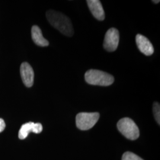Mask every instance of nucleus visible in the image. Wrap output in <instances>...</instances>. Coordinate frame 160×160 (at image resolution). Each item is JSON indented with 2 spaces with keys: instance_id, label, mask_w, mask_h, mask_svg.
Masks as SVG:
<instances>
[{
  "instance_id": "13",
  "label": "nucleus",
  "mask_w": 160,
  "mask_h": 160,
  "mask_svg": "<svg viewBox=\"0 0 160 160\" xmlns=\"http://www.w3.org/2000/svg\"><path fill=\"white\" fill-rule=\"evenodd\" d=\"M6 128V123L4 120L0 118V133L2 132Z\"/></svg>"
},
{
  "instance_id": "11",
  "label": "nucleus",
  "mask_w": 160,
  "mask_h": 160,
  "mask_svg": "<svg viewBox=\"0 0 160 160\" xmlns=\"http://www.w3.org/2000/svg\"><path fill=\"white\" fill-rule=\"evenodd\" d=\"M153 112L154 114L155 119L157 122L160 124V104L157 102H155L153 104Z\"/></svg>"
},
{
  "instance_id": "9",
  "label": "nucleus",
  "mask_w": 160,
  "mask_h": 160,
  "mask_svg": "<svg viewBox=\"0 0 160 160\" xmlns=\"http://www.w3.org/2000/svg\"><path fill=\"white\" fill-rule=\"evenodd\" d=\"M87 2L93 16L98 20H103L105 18V14L101 2L98 0H88Z\"/></svg>"
},
{
  "instance_id": "2",
  "label": "nucleus",
  "mask_w": 160,
  "mask_h": 160,
  "mask_svg": "<svg viewBox=\"0 0 160 160\" xmlns=\"http://www.w3.org/2000/svg\"><path fill=\"white\" fill-rule=\"evenodd\" d=\"M85 80L89 84L94 86H109L114 82L112 75L97 69H90L85 74Z\"/></svg>"
},
{
  "instance_id": "8",
  "label": "nucleus",
  "mask_w": 160,
  "mask_h": 160,
  "mask_svg": "<svg viewBox=\"0 0 160 160\" xmlns=\"http://www.w3.org/2000/svg\"><path fill=\"white\" fill-rule=\"evenodd\" d=\"M136 43L139 50L146 56L154 53V49L151 42L143 35L138 34L136 36Z\"/></svg>"
},
{
  "instance_id": "5",
  "label": "nucleus",
  "mask_w": 160,
  "mask_h": 160,
  "mask_svg": "<svg viewBox=\"0 0 160 160\" xmlns=\"http://www.w3.org/2000/svg\"><path fill=\"white\" fill-rule=\"evenodd\" d=\"M119 42V33L115 28H111L108 30L105 34L103 46L108 52H113L116 50Z\"/></svg>"
},
{
  "instance_id": "12",
  "label": "nucleus",
  "mask_w": 160,
  "mask_h": 160,
  "mask_svg": "<svg viewBox=\"0 0 160 160\" xmlns=\"http://www.w3.org/2000/svg\"><path fill=\"white\" fill-rule=\"evenodd\" d=\"M122 160H143L137 155L131 152H126L124 153Z\"/></svg>"
},
{
  "instance_id": "6",
  "label": "nucleus",
  "mask_w": 160,
  "mask_h": 160,
  "mask_svg": "<svg viewBox=\"0 0 160 160\" xmlns=\"http://www.w3.org/2000/svg\"><path fill=\"white\" fill-rule=\"evenodd\" d=\"M20 75L23 83L27 87H31L34 82V71L30 65L23 62L20 66Z\"/></svg>"
},
{
  "instance_id": "10",
  "label": "nucleus",
  "mask_w": 160,
  "mask_h": 160,
  "mask_svg": "<svg viewBox=\"0 0 160 160\" xmlns=\"http://www.w3.org/2000/svg\"><path fill=\"white\" fill-rule=\"evenodd\" d=\"M32 38L35 44L39 46H48L49 42L44 38L42 31L38 26H33L32 28Z\"/></svg>"
},
{
  "instance_id": "4",
  "label": "nucleus",
  "mask_w": 160,
  "mask_h": 160,
  "mask_svg": "<svg viewBox=\"0 0 160 160\" xmlns=\"http://www.w3.org/2000/svg\"><path fill=\"white\" fill-rule=\"evenodd\" d=\"M100 118V114L94 113H80L76 116L77 127L82 131H87L94 126Z\"/></svg>"
},
{
  "instance_id": "14",
  "label": "nucleus",
  "mask_w": 160,
  "mask_h": 160,
  "mask_svg": "<svg viewBox=\"0 0 160 160\" xmlns=\"http://www.w3.org/2000/svg\"><path fill=\"white\" fill-rule=\"evenodd\" d=\"M152 2L155 3V4H158V3H159L160 2V1L158 0V1H155V0H153L152 1Z\"/></svg>"
},
{
  "instance_id": "7",
  "label": "nucleus",
  "mask_w": 160,
  "mask_h": 160,
  "mask_svg": "<svg viewBox=\"0 0 160 160\" xmlns=\"http://www.w3.org/2000/svg\"><path fill=\"white\" fill-rule=\"evenodd\" d=\"M43 130V126L40 123H34L30 122L23 124L18 132V138L20 139H24L28 137L30 132L40 133Z\"/></svg>"
},
{
  "instance_id": "1",
  "label": "nucleus",
  "mask_w": 160,
  "mask_h": 160,
  "mask_svg": "<svg viewBox=\"0 0 160 160\" xmlns=\"http://www.w3.org/2000/svg\"><path fill=\"white\" fill-rule=\"evenodd\" d=\"M46 18L52 26L61 33L69 37L74 34V29L70 19L62 13L49 10L46 12Z\"/></svg>"
},
{
  "instance_id": "3",
  "label": "nucleus",
  "mask_w": 160,
  "mask_h": 160,
  "mask_svg": "<svg viewBox=\"0 0 160 160\" xmlns=\"http://www.w3.org/2000/svg\"><path fill=\"white\" fill-rule=\"evenodd\" d=\"M117 126L119 131L130 140H135L139 137V130L136 123L128 118L120 119Z\"/></svg>"
}]
</instances>
